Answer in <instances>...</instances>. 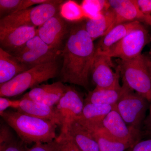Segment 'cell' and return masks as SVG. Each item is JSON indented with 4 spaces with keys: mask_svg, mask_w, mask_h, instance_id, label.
<instances>
[{
    "mask_svg": "<svg viewBox=\"0 0 151 151\" xmlns=\"http://www.w3.org/2000/svg\"><path fill=\"white\" fill-rule=\"evenodd\" d=\"M93 41L84 24L70 30L61 51L63 62L60 76L63 83L78 85L89 90V76L96 51Z\"/></svg>",
    "mask_w": 151,
    "mask_h": 151,
    "instance_id": "obj_1",
    "label": "cell"
},
{
    "mask_svg": "<svg viewBox=\"0 0 151 151\" xmlns=\"http://www.w3.org/2000/svg\"><path fill=\"white\" fill-rule=\"evenodd\" d=\"M1 116L25 144L50 142L57 137L58 125L52 121L12 110H6Z\"/></svg>",
    "mask_w": 151,
    "mask_h": 151,
    "instance_id": "obj_2",
    "label": "cell"
},
{
    "mask_svg": "<svg viewBox=\"0 0 151 151\" xmlns=\"http://www.w3.org/2000/svg\"><path fill=\"white\" fill-rule=\"evenodd\" d=\"M123 84L132 91L151 100V59L144 54L128 60H120L117 66Z\"/></svg>",
    "mask_w": 151,
    "mask_h": 151,
    "instance_id": "obj_3",
    "label": "cell"
},
{
    "mask_svg": "<svg viewBox=\"0 0 151 151\" xmlns=\"http://www.w3.org/2000/svg\"><path fill=\"white\" fill-rule=\"evenodd\" d=\"M56 61L37 65L20 73L10 81L0 85L1 97H12L22 94L44 81L56 77L58 73Z\"/></svg>",
    "mask_w": 151,
    "mask_h": 151,
    "instance_id": "obj_4",
    "label": "cell"
},
{
    "mask_svg": "<svg viewBox=\"0 0 151 151\" xmlns=\"http://www.w3.org/2000/svg\"><path fill=\"white\" fill-rule=\"evenodd\" d=\"M64 1L56 0L55 2L41 4L4 17L0 19V29L20 26L39 27L58 13Z\"/></svg>",
    "mask_w": 151,
    "mask_h": 151,
    "instance_id": "obj_5",
    "label": "cell"
},
{
    "mask_svg": "<svg viewBox=\"0 0 151 151\" xmlns=\"http://www.w3.org/2000/svg\"><path fill=\"white\" fill-rule=\"evenodd\" d=\"M61 50L52 48L36 35L13 55L31 68L37 65L55 62Z\"/></svg>",
    "mask_w": 151,
    "mask_h": 151,
    "instance_id": "obj_6",
    "label": "cell"
},
{
    "mask_svg": "<svg viewBox=\"0 0 151 151\" xmlns=\"http://www.w3.org/2000/svg\"><path fill=\"white\" fill-rule=\"evenodd\" d=\"M150 103L145 98L131 90L119 100L115 108L128 127L141 132Z\"/></svg>",
    "mask_w": 151,
    "mask_h": 151,
    "instance_id": "obj_7",
    "label": "cell"
},
{
    "mask_svg": "<svg viewBox=\"0 0 151 151\" xmlns=\"http://www.w3.org/2000/svg\"><path fill=\"white\" fill-rule=\"evenodd\" d=\"M150 40L149 32L141 24L108 51L100 53L122 60L132 59L142 54L143 48Z\"/></svg>",
    "mask_w": 151,
    "mask_h": 151,
    "instance_id": "obj_8",
    "label": "cell"
},
{
    "mask_svg": "<svg viewBox=\"0 0 151 151\" xmlns=\"http://www.w3.org/2000/svg\"><path fill=\"white\" fill-rule=\"evenodd\" d=\"M113 65L111 58L95 51L90 73L95 88L110 89L121 86L119 69L117 67L114 71Z\"/></svg>",
    "mask_w": 151,
    "mask_h": 151,
    "instance_id": "obj_9",
    "label": "cell"
},
{
    "mask_svg": "<svg viewBox=\"0 0 151 151\" xmlns=\"http://www.w3.org/2000/svg\"><path fill=\"white\" fill-rule=\"evenodd\" d=\"M84 105L80 93L74 87L67 86L63 96L55 106L61 121V132H65L70 124L81 116Z\"/></svg>",
    "mask_w": 151,
    "mask_h": 151,
    "instance_id": "obj_10",
    "label": "cell"
},
{
    "mask_svg": "<svg viewBox=\"0 0 151 151\" xmlns=\"http://www.w3.org/2000/svg\"><path fill=\"white\" fill-rule=\"evenodd\" d=\"M102 124L113 138L123 142L134 146L142 139L141 132L128 127L115 106L103 119Z\"/></svg>",
    "mask_w": 151,
    "mask_h": 151,
    "instance_id": "obj_11",
    "label": "cell"
},
{
    "mask_svg": "<svg viewBox=\"0 0 151 151\" xmlns=\"http://www.w3.org/2000/svg\"><path fill=\"white\" fill-rule=\"evenodd\" d=\"M37 31V28L32 26L0 29L1 47L13 54L35 36Z\"/></svg>",
    "mask_w": 151,
    "mask_h": 151,
    "instance_id": "obj_12",
    "label": "cell"
},
{
    "mask_svg": "<svg viewBox=\"0 0 151 151\" xmlns=\"http://www.w3.org/2000/svg\"><path fill=\"white\" fill-rule=\"evenodd\" d=\"M108 1L110 8L116 15L113 27L124 23L134 21L150 24L151 15H145L141 12L136 0H110Z\"/></svg>",
    "mask_w": 151,
    "mask_h": 151,
    "instance_id": "obj_13",
    "label": "cell"
},
{
    "mask_svg": "<svg viewBox=\"0 0 151 151\" xmlns=\"http://www.w3.org/2000/svg\"><path fill=\"white\" fill-rule=\"evenodd\" d=\"M66 33L67 26L58 13L37 28V35L49 46L60 50Z\"/></svg>",
    "mask_w": 151,
    "mask_h": 151,
    "instance_id": "obj_14",
    "label": "cell"
},
{
    "mask_svg": "<svg viewBox=\"0 0 151 151\" xmlns=\"http://www.w3.org/2000/svg\"><path fill=\"white\" fill-rule=\"evenodd\" d=\"M61 81L51 84H42L35 86L23 97L54 107L58 103L67 88Z\"/></svg>",
    "mask_w": 151,
    "mask_h": 151,
    "instance_id": "obj_15",
    "label": "cell"
},
{
    "mask_svg": "<svg viewBox=\"0 0 151 151\" xmlns=\"http://www.w3.org/2000/svg\"><path fill=\"white\" fill-rule=\"evenodd\" d=\"M76 120L91 132L97 142L100 151H125L133 146L113 138L103 128L102 122L97 123L79 119Z\"/></svg>",
    "mask_w": 151,
    "mask_h": 151,
    "instance_id": "obj_16",
    "label": "cell"
},
{
    "mask_svg": "<svg viewBox=\"0 0 151 151\" xmlns=\"http://www.w3.org/2000/svg\"><path fill=\"white\" fill-rule=\"evenodd\" d=\"M17 111L36 118L52 121L58 126H61L60 118L55 106L51 107L22 97Z\"/></svg>",
    "mask_w": 151,
    "mask_h": 151,
    "instance_id": "obj_17",
    "label": "cell"
},
{
    "mask_svg": "<svg viewBox=\"0 0 151 151\" xmlns=\"http://www.w3.org/2000/svg\"><path fill=\"white\" fill-rule=\"evenodd\" d=\"M130 90L131 89L124 84L120 87L110 89L95 88L93 91H89L84 100V103L115 106L122 97Z\"/></svg>",
    "mask_w": 151,
    "mask_h": 151,
    "instance_id": "obj_18",
    "label": "cell"
},
{
    "mask_svg": "<svg viewBox=\"0 0 151 151\" xmlns=\"http://www.w3.org/2000/svg\"><path fill=\"white\" fill-rule=\"evenodd\" d=\"M141 24V22L134 21L124 23L114 27L107 34L101 37L96 47V52L103 53L108 51Z\"/></svg>",
    "mask_w": 151,
    "mask_h": 151,
    "instance_id": "obj_19",
    "label": "cell"
},
{
    "mask_svg": "<svg viewBox=\"0 0 151 151\" xmlns=\"http://www.w3.org/2000/svg\"><path fill=\"white\" fill-rule=\"evenodd\" d=\"M68 132L82 151H100L99 145L92 133L86 127L75 120L70 124Z\"/></svg>",
    "mask_w": 151,
    "mask_h": 151,
    "instance_id": "obj_20",
    "label": "cell"
},
{
    "mask_svg": "<svg viewBox=\"0 0 151 151\" xmlns=\"http://www.w3.org/2000/svg\"><path fill=\"white\" fill-rule=\"evenodd\" d=\"M29 68L13 55L0 48V85Z\"/></svg>",
    "mask_w": 151,
    "mask_h": 151,
    "instance_id": "obj_21",
    "label": "cell"
},
{
    "mask_svg": "<svg viewBox=\"0 0 151 151\" xmlns=\"http://www.w3.org/2000/svg\"><path fill=\"white\" fill-rule=\"evenodd\" d=\"M116 15L111 8L97 18L88 19L84 23V27L92 40L103 37L113 27Z\"/></svg>",
    "mask_w": 151,
    "mask_h": 151,
    "instance_id": "obj_22",
    "label": "cell"
},
{
    "mask_svg": "<svg viewBox=\"0 0 151 151\" xmlns=\"http://www.w3.org/2000/svg\"><path fill=\"white\" fill-rule=\"evenodd\" d=\"M111 105L86 103L81 116L76 119L87 122L100 123L114 108Z\"/></svg>",
    "mask_w": 151,
    "mask_h": 151,
    "instance_id": "obj_23",
    "label": "cell"
},
{
    "mask_svg": "<svg viewBox=\"0 0 151 151\" xmlns=\"http://www.w3.org/2000/svg\"><path fill=\"white\" fill-rule=\"evenodd\" d=\"M60 14L63 18L71 22L78 21L86 18L81 5L73 1H64L60 5Z\"/></svg>",
    "mask_w": 151,
    "mask_h": 151,
    "instance_id": "obj_24",
    "label": "cell"
},
{
    "mask_svg": "<svg viewBox=\"0 0 151 151\" xmlns=\"http://www.w3.org/2000/svg\"><path fill=\"white\" fill-rule=\"evenodd\" d=\"M81 5L86 14V19H88L99 17L110 9L108 1L85 0L83 1Z\"/></svg>",
    "mask_w": 151,
    "mask_h": 151,
    "instance_id": "obj_25",
    "label": "cell"
},
{
    "mask_svg": "<svg viewBox=\"0 0 151 151\" xmlns=\"http://www.w3.org/2000/svg\"><path fill=\"white\" fill-rule=\"evenodd\" d=\"M56 139L59 144L60 151H82L67 132H61Z\"/></svg>",
    "mask_w": 151,
    "mask_h": 151,
    "instance_id": "obj_26",
    "label": "cell"
},
{
    "mask_svg": "<svg viewBox=\"0 0 151 151\" xmlns=\"http://www.w3.org/2000/svg\"><path fill=\"white\" fill-rule=\"evenodd\" d=\"M22 1L23 0H0L1 17L3 18L18 12Z\"/></svg>",
    "mask_w": 151,
    "mask_h": 151,
    "instance_id": "obj_27",
    "label": "cell"
},
{
    "mask_svg": "<svg viewBox=\"0 0 151 151\" xmlns=\"http://www.w3.org/2000/svg\"><path fill=\"white\" fill-rule=\"evenodd\" d=\"M27 151H60V145L56 139L50 142L35 143Z\"/></svg>",
    "mask_w": 151,
    "mask_h": 151,
    "instance_id": "obj_28",
    "label": "cell"
},
{
    "mask_svg": "<svg viewBox=\"0 0 151 151\" xmlns=\"http://www.w3.org/2000/svg\"><path fill=\"white\" fill-rule=\"evenodd\" d=\"M15 139L10 127L7 124H1L0 127V145L8 144Z\"/></svg>",
    "mask_w": 151,
    "mask_h": 151,
    "instance_id": "obj_29",
    "label": "cell"
},
{
    "mask_svg": "<svg viewBox=\"0 0 151 151\" xmlns=\"http://www.w3.org/2000/svg\"><path fill=\"white\" fill-rule=\"evenodd\" d=\"M24 144L22 141L15 139L8 144L0 145V151H27V148Z\"/></svg>",
    "mask_w": 151,
    "mask_h": 151,
    "instance_id": "obj_30",
    "label": "cell"
},
{
    "mask_svg": "<svg viewBox=\"0 0 151 151\" xmlns=\"http://www.w3.org/2000/svg\"><path fill=\"white\" fill-rule=\"evenodd\" d=\"M20 100H12L5 97H0V115H2L8 108L17 109L19 106Z\"/></svg>",
    "mask_w": 151,
    "mask_h": 151,
    "instance_id": "obj_31",
    "label": "cell"
},
{
    "mask_svg": "<svg viewBox=\"0 0 151 151\" xmlns=\"http://www.w3.org/2000/svg\"><path fill=\"white\" fill-rule=\"evenodd\" d=\"M150 113L143 122L141 132L142 137L151 139V100L150 101Z\"/></svg>",
    "mask_w": 151,
    "mask_h": 151,
    "instance_id": "obj_32",
    "label": "cell"
},
{
    "mask_svg": "<svg viewBox=\"0 0 151 151\" xmlns=\"http://www.w3.org/2000/svg\"><path fill=\"white\" fill-rule=\"evenodd\" d=\"M127 151H151V139L140 141Z\"/></svg>",
    "mask_w": 151,
    "mask_h": 151,
    "instance_id": "obj_33",
    "label": "cell"
},
{
    "mask_svg": "<svg viewBox=\"0 0 151 151\" xmlns=\"http://www.w3.org/2000/svg\"><path fill=\"white\" fill-rule=\"evenodd\" d=\"M141 12L146 16L151 15V0H136Z\"/></svg>",
    "mask_w": 151,
    "mask_h": 151,
    "instance_id": "obj_34",
    "label": "cell"
},
{
    "mask_svg": "<svg viewBox=\"0 0 151 151\" xmlns=\"http://www.w3.org/2000/svg\"><path fill=\"white\" fill-rule=\"evenodd\" d=\"M150 25L151 26V21H150Z\"/></svg>",
    "mask_w": 151,
    "mask_h": 151,
    "instance_id": "obj_35",
    "label": "cell"
},
{
    "mask_svg": "<svg viewBox=\"0 0 151 151\" xmlns=\"http://www.w3.org/2000/svg\"></svg>",
    "mask_w": 151,
    "mask_h": 151,
    "instance_id": "obj_36",
    "label": "cell"
}]
</instances>
